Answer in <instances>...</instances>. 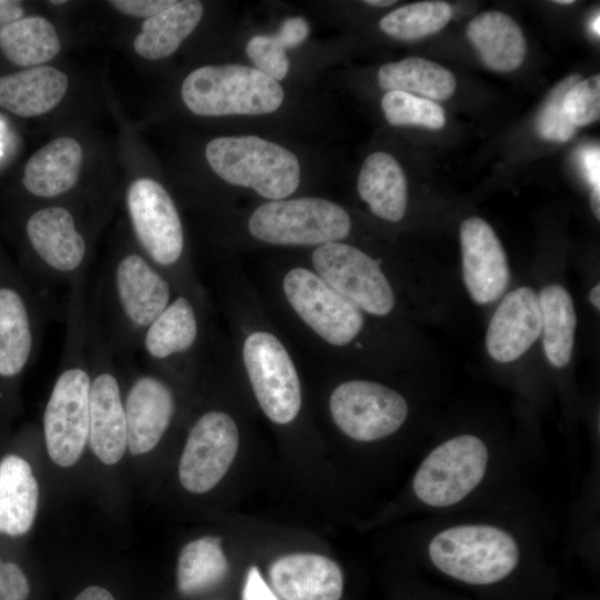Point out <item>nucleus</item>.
I'll return each mask as SVG.
<instances>
[{
  "instance_id": "obj_6",
  "label": "nucleus",
  "mask_w": 600,
  "mask_h": 600,
  "mask_svg": "<svg viewBox=\"0 0 600 600\" xmlns=\"http://www.w3.org/2000/svg\"><path fill=\"white\" fill-rule=\"evenodd\" d=\"M490 451L474 434H459L433 448L419 464L412 490L431 508H448L462 502L483 481Z\"/></svg>"
},
{
  "instance_id": "obj_25",
  "label": "nucleus",
  "mask_w": 600,
  "mask_h": 600,
  "mask_svg": "<svg viewBox=\"0 0 600 600\" xmlns=\"http://www.w3.org/2000/svg\"><path fill=\"white\" fill-rule=\"evenodd\" d=\"M358 192L379 218L400 221L407 210L408 187L404 172L393 156L373 152L363 161Z\"/></svg>"
},
{
  "instance_id": "obj_9",
  "label": "nucleus",
  "mask_w": 600,
  "mask_h": 600,
  "mask_svg": "<svg viewBox=\"0 0 600 600\" xmlns=\"http://www.w3.org/2000/svg\"><path fill=\"white\" fill-rule=\"evenodd\" d=\"M26 233L48 288L87 279L88 243L69 209L49 206L36 210L26 222Z\"/></svg>"
},
{
  "instance_id": "obj_29",
  "label": "nucleus",
  "mask_w": 600,
  "mask_h": 600,
  "mask_svg": "<svg viewBox=\"0 0 600 600\" xmlns=\"http://www.w3.org/2000/svg\"><path fill=\"white\" fill-rule=\"evenodd\" d=\"M542 343L549 362L562 368L571 359L577 314L571 296L560 284H548L539 294Z\"/></svg>"
},
{
  "instance_id": "obj_30",
  "label": "nucleus",
  "mask_w": 600,
  "mask_h": 600,
  "mask_svg": "<svg viewBox=\"0 0 600 600\" xmlns=\"http://www.w3.org/2000/svg\"><path fill=\"white\" fill-rule=\"evenodd\" d=\"M229 572V562L221 539L206 536L187 543L177 564V586L183 596H197L221 583Z\"/></svg>"
},
{
  "instance_id": "obj_45",
  "label": "nucleus",
  "mask_w": 600,
  "mask_h": 600,
  "mask_svg": "<svg viewBox=\"0 0 600 600\" xmlns=\"http://www.w3.org/2000/svg\"><path fill=\"white\" fill-rule=\"evenodd\" d=\"M589 299L594 308L600 309V284H596L589 294Z\"/></svg>"
},
{
  "instance_id": "obj_18",
  "label": "nucleus",
  "mask_w": 600,
  "mask_h": 600,
  "mask_svg": "<svg viewBox=\"0 0 600 600\" xmlns=\"http://www.w3.org/2000/svg\"><path fill=\"white\" fill-rule=\"evenodd\" d=\"M541 328L539 296L520 287L508 292L496 309L487 330V351L498 362H512L533 344Z\"/></svg>"
},
{
  "instance_id": "obj_43",
  "label": "nucleus",
  "mask_w": 600,
  "mask_h": 600,
  "mask_svg": "<svg viewBox=\"0 0 600 600\" xmlns=\"http://www.w3.org/2000/svg\"><path fill=\"white\" fill-rule=\"evenodd\" d=\"M73 600H116L106 588L89 586L83 589Z\"/></svg>"
},
{
  "instance_id": "obj_21",
  "label": "nucleus",
  "mask_w": 600,
  "mask_h": 600,
  "mask_svg": "<svg viewBox=\"0 0 600 600\" xmlns=\"http://www.w3.org/2000/svg\"><path fill=\"white\" fill-rule=\"evenodd\" d=\"M82 164L80 143L70 137L53 139L28 160L22 183L33 196L54 198L71 190Z\"/></svg>"
},
{
  "instance_id": "obj_28",
  "label": "nucleus",
  "mask_w": 600,
  "mask_h": 600,
  "mask_svg": "<svg viewBox=\"0 0 600 600\" xmlns=\"http://www.w3.org/2000/svg\"><path fill=\"white\" fill-rule=\"evenodd\" d=\"M378 82L387 92L401 91L432 101L449 99L457 86L450 70L419 57H409L381 66Z\"/></svg>"
},
{
  "instance_id": "obj_24",
  "label": "nucleus",
  "mask_w": 600,
  "mask_h": 600,
  "mask_svg": "<svg viewBox=\"0 0 600 600\" xmlns=\"http://www.w3.org/2000/svg\"><path fill=\"white\" fill-rule=\"evenodd\" d=\"M39 486L23 458L7 454L0 460V534L21 537L32 527Z\"/></svg>"
},
{
  "instance_id": "obj_32",
  "label": "nucleus",
  "mask_w": 600,
  "mask_h": 600,
  "mask_svg": "<svg viewBox=\"0 0 600 600\" xmlns=\"http://www.w3.org/2000/svg\"><path fill=\"white\" fill-rule=\"evenodd\" d=\"M452 17L448 2L419 1L402 6L386 14L379 22L380 29L390 37L417 40L442 30Z\"/></svg>"
},
{
  "instance_id": "obj_15",
  "label": "nucleus",
  "mask_w": 600,
  "mask_h": 600,
  "mask_svg": "<svg viewBox=\"0 0 600 600\" xmlns=\"http://www.w3.org/2000/svg\"><path fill=\"white\" fill-rule=\"evenodd\" d=\"M239 448V431L226 412L203 413L192 426L179 462L182 487L192 493L211 490L229 470Z\"/></svg>"
},
{
  "instance_id": "obj_42",
  "label": "nucleus",
  "mask_w": 600,
  "mask_h": 600,
  "mask_svg": "<svg viewBox=\"0 0 600 600\" xmlns=\"http://www.w3.org/2000/svg\"><path fill=\"white\" fill-rule=\"evenodd\" d=\"M583 164L589 180L594 187H600L599 183V150L588 151L583 157Z\"/></svg>"
},
{
  "instance_id": "obj_34",
  "label": "nucleus",
  "mask_w": 600,
  "mask_h": 600,
  "mask_svg": "<svg viewBox=\"0 0 600 600\" xmlns=\"http://www.w3.org/2000/svg\"><path fill=\"white\" fill-rule=\"evenodd\" d=\"M563 110L576 128L598 121L600 118L599 74L572 84L563 97Z\"/></svg>"
},
{
  "instance_id": "obj_39",
  "label": "nucleus",
  "mask_w": 600,
  "mask_h": 600,
  "mask_svg": "<svg viewBox=\"0 0 600 600\" xmlns=\"http://www.w3.org/2000/svg\"><path fill=\"white\" fill-rule=\"evenodd\" d=\"M241 600H280V597L263 580L259 569L252 566L246 574Z\"/></svg>"
},
{
  "instance_id": "obj_26",
  "label": "nucleus",
  "mask_w": 600,
  "mask_h": 600,
  "mask_svg": "<svg viewBox=\"0 0 600 600\" xmlns=\"http://www.w3.org/2000/svg\"><path fill=\"white\" fill-rule=\"evenodd\" d=\"M203 14L200 1H177L168 9L144 20L133 41L136 52L148 60L172 54L194 30Z\"/></svg>"
},
{
  "instance_id": "obj_36",
  "label": "nucleus",
  "mask_w": 600,
  "mask_h": 600,
  "mask_svg": "<svg viewBox=\"0 0 600 600\" xmlns=\"http://www.w3.org/2000/svg\"><path fill=\"white\" fill-rule=\"evenodd\" d=\"M246 52L254 63L256 69L273 80H282L289 70V59L286 49L274 34H257L246 47Z\"/></svg>"
},
{
  "instance_id": "obj_37",
  "label": "nucleus",
  "mask_w": 600,
  "mask_h": 600,
  "mask_svg": "<svg viewBox=\"0 0 600 600\" xmlns=\"http://www.w3.org/2000/svg\"><path fill=\"white\" fill-rule=\"evenodd\" d=\"M29 594L30 584L20 566L0 558V600H27Z\"/></svg>"
},
{
  "instance_id": "obj_12",
  "label": "nucleus",
  "mask_w": 600,
  "mask_h": 600,
  "mask_svg": "<svg viewBox=\"0 0 600 600\" xmlns=\"http://www.w3.org/2000/svg\"><path fill=\"white\" fill-rule=\"evenodd\" d=\"M318 276L359 309L388 314L394 306L392 288L379 261L350 244L328 242L312 254Z\"/></svg>"
},
{
  "instance_id": "obj_20",
  "label": "nucleus",
  "mask_w": 600,
  "mask_h": 600,
  "mask_svg": "<svg viewBox=\"0 0 600 600\" xmlns=\"http://www.w3.org/2000/svg\"><path fill=\"white\" fill-rule=\"evenodd\" d=\"M33 304L12 286H0V378L19 377L36 351L43 317L51 311L34 313Z\"/></svg>"
},
{
  "instance_id": "obj_47",
  "label": "nucleus",
  "mask_w": 600,
  "mask_h": 600,
  "mask_svg": "<svg viewBox=\"0 0 600 600\" xmlns=\"http://www.w3.org/2000/svg\"><path fill=\"white\" fill-rule=\"evenodd\" d=\"M553 2L558 3V4L568 6V4L573 3L574 1L573 0H557V1H553Z\"/></svg>"
},
{
  "instance_id": "obj_46",
  "label": "nucleus",
  "mask_w": 600,
  "mask_h": 600,
  "mask_svg": "<svg viewBox=\"0 0 600 600\" xmlns=\"http://www.w3.org/2000/svg\"><path fill=\"white\" fill-rule=\"evenodd\" d=\"M366 4L374 6V7H389L394 4L397 1L393 0H367L363 1Z\"/></svg>"
},
{
  "instance_id": "obj_44",
  "label": "nucleus",
  "mask_w": 600,
  "mask_h": 600,
  "mask_svg": "<svg viewBox=\"0 0 600 600\" xmlns=\"http://www.w3.org/2000/svg\"><path fill=\"white\" fill-rule=\"evenodd\" d=\"M590 206L594 217L600 219V188L594 187L590 194Z\"/></svg>"
},
{
  "instance_id": "obj_33",
  "label": "nucleus",
  "mask_w": 600,
  "mask_h": 600,
  "mask_svg": "<svg viewBox=\"0 0 600 600\" xmlns=\"http://www.w3.org/2000/svg\"><path fill=\"white\" fill-rule=\"evenodd\" d=\"M381 107L392 126H419L438 130L446 126L444 109L436 101L401 91H389Z\"/></svg>"
},
{
  "instance_id": "obj_35",
  "label": "nucleus",
  "mask_w": 600,
  "mask_h": 600,
  "mask_svg": "<svg viewBox=\"0 0 600 600\" xmlns=\"http://www.w3.org/2000/svg\"><path fill=\"white\" fill-rule=\"evenodd\" d=\"M574 80L576 77H572L561 83L543 107L537 121V131L541 138L554 142H567L576 133L577 128L569 121L563 110V97L576 83Z\"/></svg>"
},
{
  "instance_id": "obj_16",
  "label": "nucleus",
  "mask_w": 600,
  "mask_h": 600,
  "mask_svg": "<svg viewBox=\"0 0 600 600\" xmlns=\"http://www.w3.org/2000/svg\"><path fill=\"white\" fill-rule=\"evenodd\" d=\"M462 273L471 298L480 304L499 299L509 282L504 249L492 227L470 217L460 227Z\"/></svg>"
},
{
  "instance_id": "obj_5",
  "label": "nucleus",
  "mask_w": 600,
  "mask_h": 600,
  "mask_svg": "<svg viewBox=\"0 0 600 600\" xmlns=\"http://www.w3.org/2000/svg\"><path fill=\"white\" fill-rule=\"evenodd\" d=\"M181 96L198 116L264 114L280 108L283 90L256 68L222 64L193 70L182 83Z\"/></svg>"
},
{
  "instance_id": "obj_17",
  "label": "nucleus",
  "mask_w": 600,
  "mask_h": 600,
  "mask_svg": "<svg viewBox=\"0 0 600 600\" xmlns=\"http://www.w3.org/2000/svg\"><path fill=\"white\" fill-rule=\"evenodd\" d=\"M123 399L127 449L133 456L147 453L157 447L172 421L174 394L159 377L138 373Z\"/></svg>"
},
{
  "instance_id": "obj_4",
  "label": "nucleus",
  "mask_w": 600,
  "mask_h": 600,
  "mask_svg": "<svg viewBox=\"0 0 600 600\" xmlns=\"http://www.w3.org/2000/svg\"><path fill=\"white\" fill-rule=\"evenodd\" d=\"M211 169L224 181L282 200L300 182L298 158L282 146L256 136L219 137L206 147Z\"/></svg>"
},
{
  "instance_id": "obj_48",
  "label": "nucleus",
  "mask_w": 600,
  "mask_h": 600,
  "mask_svg": "<svg viewBox=\"0 0 600 600\" xmlns=\"http://www.w3.org/2000/svg\"><path fill=\"white\" fill-rule=\"evenodd\" d=\"M66 2L67 1H64V0L63 1H50L51 4H56V6L62 4V3H66Z\"/></svg>"
},
{
  "instance_id": "obj_13",
  "label": "nucleus",
  "mask_w": 600,
  "mask_h": 600,
  "mask_svg": "<svg viewBox=\"0 0 600 600\" xmlns=\"http://www.w3.org/2000/svg\"><path fill=\"white\" fill-rule=\"evenodd\" d=\"M127 208L143 254L159 269L176 266L183 253L184 238L168 191L153 179L139 178L129 186Z\"/></svg>"
},
{
  "instance_id": "obj_3",
  "label": "nucleus",
  "mask_w": 600,
  "mask_h": 600,
  "mask_svg": "<svg viewBox=\"0 0 600 600\" xmlns=\"http://www.w3.org/2000/svg\"><path fill=\"white\" fill-rule=\"evenodd\" d=\"M520 546L508 530L489 523H460L434 533L428 558L458 581L486 586L510 576L520 561Z\"/></svg>"
},
{
  "instance_id": "obj_40",
  "label": "nucleus",
  "mask_w": 600,
  "mask_h": 600,
  "mask_svg": "<svg viewBox=\"0 0 600 600\" xmlns=\"http://www.w3.org/2000/svg\"><path fill=\"white\" fill-rule=\"evenodd\" d=\"M309 32V24L303 18L292 17L283 21L274 37L287 49L300 46L308 38Z\"/></svg>"
},
{
  "instance_id": "obj_23",
  "label": "nucleus",
  "mask_w": 600,
  "mask_h": 600,
  "mask_svg": "<svg viewBox=\"0 0 600 600\" xmlns=\"http://www.w3.org/2000/svg\"><path fill=\"white\" fill-rule=\"evenodd\" d=\"M467 37L491 70L510 72L523 62L527 43L521 28L507 13L486 11L467 27Z\"/></svg>"
},
{
  "instance_id": "obj_27",
  "label": "nucleus",
  "mask_w": 600,
  "mask_h": 600,
  "mask_svg": "<svg viewBox=\"0 0 600 600\" xmlns=\"http://www.w3.org/2000/svg\"><path fill=\"white\" fill-rule=\"evenodd\" d=\"M198 331V318L192 302L179 296L148 327L140 346L149 360L166 361L192 348Z\"/></svg>"
},
{
  "instance_id": "obj_7",
  "label": "nucleus",
  "mask_w": 600,
  "mask_h": 600,
  "mask_svg": "<svg viewBox=\"0 0 600 600\" xmlns=\"http://www.w3.org/2000/svg\"><path fill=\"white\" fill-rule=\"evenodd\" d=\"M87 349L91 371L88 443L106 464H114L127 450L124 399L116 372V354L88 310Z\"/></svg>"
},
{
  "instance_id": "obj_2",
  "label": "nucleus",
  "mask_w": 600,
  "mask_h": 600,
  "mask_svg": "<svg viewBox=\"0 0 600 600\" xmlns=\"http://www.w3.org/2000/svg\"><path fill=\"white\" fill-rule=\"evenodd\" d=\"M171 299L168 278L143 253L128 251L102 271L88 310L117 358L140 348L152 321Z\"/></svg>"
},
{
  "instance_id": "obj_10",
  "label": "nucleus",
  "mask_w": 600,
  "mask_h": 600,
  "mask_svg": "<svg viewBox=\"0 0 600 600\" xmlns=\"http://www.w3.org/2000/svg\"><path fill=\"white\" fill-rule=\"evenodd\" d=\"M243 360L256 398L276 423L292 421L301 407L297 370L283 344L271 333H251L243 344Z\"/></svg>"
},
{
  "instance_id": "obj_1",
  "label": "nucleus",
  "mask_w": 600,
  "mask_h": 600,
  "mask_svg": "<svg viewBox=\"0 0 600 600\" xmlns=\"http://www.w3.org/2000/svg\"><path fill=\"white\" fill-rule=\"evenodd\" d=\"M86 281L69 287L60 371L43 413L48 454L63 468L73 466L88 443L91 371L87 349Z\"/></svg>"
},
{
  "instance_id": "obj_11",
  "label": "nucleus",
  "mask_w": 600,
  "mask_h": 600,
  "mask_svg": "<svg viewBox=\"0 0 600 600\" xmlns=\"http://www.w3.org/2000/svg\"><path fill=\"white\" fill-rule=\"evenodd\" d=\"M329 406L338 428L348 437L364 442L394 433L408 416L407 401L399 392L366 380L338 386Z\"/></svg>"
},
{
  "instance_id": "obj_41",
  "label": "nucleus",
  "mask_w": 600,
  "mask_h": 600,
  "mask_svg": "<svg viewBox=\"0 0 600 600\" xmlns=\"http://www.w3.org/2000/svg\"><path fill=\"white\" fill-rule=\"evenodd\" d=\"M23 16V7L19 1L0 0V27L12 23Z\"/></svg>"
},
{
  "instance_id": "obj_8",
  "label": "nucleus",
  "mask_w": 600,
  "mask_h": 600,
  "mask_svg": "<svg viewBox=\"0 0 600 600\" xmlns=\"http://www.w3.org/2000/svg\"><path fill=\"white\" fill-rule=\"evenodd\" d=\"M248 226L250 233L264 242L321 246L344 239L351 221L339 204L308 197L263 203L253 211Z\"/></svg>"
},
{
  "instance_id": "obj_19",
  "label": "nucleus",
  "mask_w": 600,
  "mask_h": 600,
  "mask_svg": "<svg viewBox=\"0 0 600 600\" xmlns=\"http://www.w3.org/2000/svg\"><path fill=\"white\" fill-rule=\"evenodd\" d=\"M273 591L283 600H340L343 576L331 559L317 553H290L269 569Z\"/></svg>"
},
{
  "instance_id": "obj_14",
  "label": "nucleus",
  "mask_w": 600,
  "mask_h": 600,
  "mask_svg": "<svg viewBox=\"0 0 600 600\" xmlns=\"http://www.w3.org/2000/svg\"><path fill=\"white\" fill-rule=\"evenodd\" d=\"M283 291L300 318L331 344H348L363 326L361 310L310 270H290Z\"/></svg>"
},
{
  "instance_id": "obj_38",
  "label": "nucleus",
  "mask_w": 600,
  "mask_h": 600,
  "mask_svg": "<svg viewBox=\"0 0 600 600\" xmlns=\"http://www.w3.org/2000/svg\"><path fill=\"white\" fill-rule=\"evenodd\" d=\"M177 1L173 0H112L109 3L120 12L140 17L151 18L152 16L168 9Z\"/></svg>"
},
{
  "instance_id": "obj_31",
  "label": "nucleus",
  "mask_w": 600,
  "mask_h": 600,
  "mask_svg": "<svg viewBox=\"0 0 600 600\" xmlns=\"http://www.w3.org/2000/svg\"><path fill=\"white\" fill-rule=\"evenodd\" d=\"M61 44L52 23L43 17L21 18L0 28V49L21 67H38L52 59Z\"/></svg>"
},
{
  "instance_id": "obj_22",
  "label": "nucleus",
  "mask_w": 600,
  "mask_h": 600,
  "mask_svg": "<svg viewBox=\"0 0 600 600\" xmlns=\"http://www.w3.org/2000/svg\"><path fill=\"white\" fill-rule=\"evenodd\" d=\"M67 89L68 78L57 68H28L0 76V107L20 117H36L53 109Z\"/></svg>"
}]
</instances>
